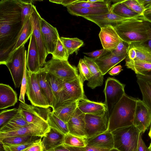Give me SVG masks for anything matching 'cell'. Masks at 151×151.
I'll return each instance as SVG.
<instances>
[{"instance_id":"6","label":"cell","mask_w":151,"mask_h":151,"mask_svg":"<svg viewBox=\"0 0 151 151\" xmlns=\"http://www.w3.org/2000/svg\"><path fill=\"white\" fill-rule=\"evenodd\" d=\"M18 109L29 124H32L47 132L50 129L47 123L48 115L51 111L49 107L45 108L20 102Z\"/></svg>"},{"instance_id":"49","label":"cell","mask_w":151,"mask_h":151,"mask_svg":"<svg viewBox=\"0 0 151 151\" xmlns=\"http://www.w3.org/2000/svg\"><path fill=\"white\" fill-rule=\"evenodd\" d=\"M109 52L103 48L90 52H84L83 53L90 58L94 59H97L105 55Z\"/></svg>"},{"instance_id":"5","label":"cell","mask_w":151,"mask_h":151,"mask_svg":"<svg viewBox=\"0 0 151 151\" xmlns=\"http://www.w3.org/2000/svg\"><path fill=\"white\" fill-rule=\"evenodd\" d=\"M59 80L60 89L59 97L54 109L60 106L77 101L86 97L83 83L80 76L76 79L71 81Z\"/></svg>"},{"instance_id":"18","label":"cell","mask_w":151,"mask_h":151,"mask_svg":"<svg viewBox=\"0 0 151 151\" xmlns=\"http://www.w3.org/2000/svg\"><path fill=\"white\" fill-rule=\"evenodd\" d=\"M26 65L28 71L33 73H37L42 68L40 64L37 47L32 34L30 38L28 46Z\"/></svg>"},{"instance_id":"42","label":"cell","mask_w":151,"mask_h":151,"mask_svg":"<svg viewBox=\"0 0 151 151\" xmlns=\"http://www.w3.org/2000/svg\"><path fill=\"white\" fill-rule=\"evenodd\" d=\"M52 55V58L61 60H68L69 55L60 40V37L58 40L55 50Z\"/></svg>"},{"instance_id":"3","label":"cell","mask_w":151,"mask_h":151,"mask_svg":"<svg viewBox=\"0 0 151 151\" xmlns=\"http://www.w3.org/2000/svg\"><path fill=\"white\" fill-rule=\"evenodd\" d=\"M137 100L125 93L123 96L114 106L109 117V131L111 132L133 124Z\"/></svg>"},{"instance_id":"14","label":"cell","mask_w":151,"mask_h":151,"mask_svg":"<svg viewBox=\"0 0 151 151\" xmlns=\"http://www.w3.org/2000/svg\"><path fill=\"white\" fill-rule=\"evenodd\" d=\"M40 27L48 53L52 55L55 50L58 40L60 37L58 30L56 27L42 18L40 20Z\"/></svg>"},{"instance_id":"16","label":"cell","mask_w":151,"mask_h":151,"mask_svg":"<svg viewBox=\"0 0 151 151\" xmlns=\"http://www.w3.org/2000/svg\"><path fill=\"white\" fill-rule=\"evenodd\" d=\"M85 114L77 107L67 122L69 133L86 138L85 135Z\"/></svg>"},{"instance_id":"25","label":"cell","mask_w":151,"mask_h":151,"mask_svg":"<svg viewBox=\"0 0 151 151\" xmlns=\"http://www.w3.org/2000/svg\"><path fill=\"white\" fill-rule=\"evenodd\" d=\"M17 95L9 85L0 84V109L14 106L17 102Z\"/></svg>"},{"instance_id":"11","label":"cell","mask_w":151,"mask_h":151,"mask_svg":"<svg viewBox=\"0 0 151 151\" xmlns=\"http://www.w3.org/2000/svg\"><path fill=\"white\" fill-rule=\"evenodd\" d=\"M85 123V135L89 138L108 130L109 117L107 113L101 115L86 114Z\"/></svg>"},{"instance_id":"32","label":"cell","mask_w":151,"mask_h":151,"mask_svg":"<svg viewBox=\"0 0 151 151\" xmlns=\"http://www.w3.org/2000/svg\"><path fill=\"white\" fill-rule=\"evenodd\" d=\"M32 34V29L30 17L27 16L24 23L13 52L22 45H24Z\"/></svg>"},{"instance_id":"35","label":"cell","mask_w":151,"mask_h":151,"mask_svg":"<svg viewBox=\"0 0 151 151\" xmlns=\"http://www.w3.org/2000/svg\"><path fill=\"white\" fill-rule=\"evenodd\" d=\"M47 123L49 127L55 128L64 134L69 133L67 123L58 117L52 111L48 114Z\"/></svg>"},{"instance_id":"33","label":"cell","mask_w":151,"mask_h":151,"mask_svg":"<svg viewBox=\"0 0 151 151\" xmlns=\"http://www.w3.org/2000/svg\"><path fill=\"white\" fill-rule=\"evenodd\" d=\"M137 78L142 96V101L151 111V84L142 79Z\"/></svg>"},{"instance_id":"44","label":"cell","mask_w":151,"mask_h":151,"mask_svg":"<svg viewBox=\"0 0 151 151\" xmlns=\"http://www.w3.org/2000/svg\"><path fill=\"white\" fill-rule=\"evenodd\" d=\"M78 68L79 70V76L83 83L85 81H88L91 78V75L89 69L83 59H81L78 62Z\"/></svg>"},{"instance_id":"30","label":"cell","mask_w":151,"mask_h":151,"mask_svg":"<svg viewBox=\"0 0 151 151\" xmlns=\"http://www.w3.org/2000/svg\"><path fill=\"white\" fill-rule=\"evenodd\" d=\"M29 124L19 111L14 117L0 128V133L15 131Z\"/></svg>"},{"instance_id":"55","label":"cell","mask_w":151,"mask_h":151,"mask_svg":"<svg viewBox=\"0 0 151 151\" xmlns=\"http://www.w3.org/2000/svg\"><path fill=\"white\" fill-rule=\"evenodd\" d=\"M137 56L136 52L133 48L128 49L127 52L128 58L130 60H134Z\"/></svg>"},{"instance_id":"46","label":"cell","mask_w":151,"mask_h":151,"mask_svg":"<svg viewBox=\"0 0 151 151\" xmlns=\"http://www.w3.org/2000/svg\"><path fill=\"white\" fill-rule=\"evenodd\" d=\"M22 3L21 9V17L23 24L27 16L30 17L33 4L32 0H22Z\"/></svg>"},{"instance_id":"34","label":"cell","mask_w":151,"mask_h":151,"mask_svg":"<svg viewBox=\"0 0 151 151\" xmlns=\"http://www.w3.org/2000/svg\"><path fill=\"white\" fill-rule=\"evenodd\" d=\"M125 66L136 74L151 71V63L132 60L128 57L126 60Z\"/></svg>"},{"instance_id":"19","label":"cell","mask_w":151,"mask_h":151,"mask_svg":"<svg viewBox=\"0 0 151 151\" xmlns=\"http://www.w3.org/2000/svg\"><path fill=\"white\" fill-rule=\"evenodd\" d=\"M65 135L56 129L50 127L42 141L44 151H50L63 144Z\"/></svg>"},{"instance_id":"57","label":"cell","mask_w":151,"mask_h":151,"mask_svg":"<svg viewBox=\"0 0 151 151\" xmlns=\"http://www.w3.org/2000/svg\"><path fill=\"white\" fill-rule=\"evenodd\" d=\"M78 0H61V4L65 6H68L73 4Z\"/></svg>"},{"instance_id":"63","label":"cell","mask_w":151,"mask_h":151,"mask_svg":"<svg viewBox=\"0 0 151 151\" xmlns=\"http://www.w3.org/2000/svg\"><path fill=\"white\" fill-rule=\"evenodd\" d=\"M149 151H151V143H150L149 147L148 148Z\"/></svg>"},{"instance_id":"53","label":"cell","mask_w":151,"mask_h":151,"mask_svg":"<svg viewBox=\"0 0 151 151\" xmlns=\"http://www.w3.org/2000/svg\"><path fill=\"white\" fill-rule=\"evenodd\" d=\"M122 68L121 65L114 67L111 69L108 73L111 76L118 75L122 70Z\"/></svg>"},{"instance_id":"41","label":"cell","mask_w":151,"mask_h":151,"mask_svg":"<svg viewBox=\"0 0 151 151\" xmlns=\"http://www.w3.org/2000/svg\"><path fill=\"white\" fill-rule=\"evenodd\" d=\"M47 77L52 90L56 101V105L59 97L60 90L59 79L48 72L47 73Z\"/></svg>"},{"instance_id":"12","label":"cell","mask_w":151,"mask_h":151,"mask_svg":"<svg viewBox=\"0 0 151 151\" xmlns=\"http://www.w3.org/2000/svg\"><path fill=\"white\" fill-rule=\"evenodd\" d=\"M41 17L34 5L32 8L30 19L32 29V35L34 36L38 49L40 64L42 68L46 63V59L48 53L45 46L40 27Z\"/></svg>"},{"instance_id":"9","label":"cell","mask_w":151,"mask_h":151,"mask_svg":"<svg viewBox=\"0 0 151 151\" xmlns=\"http://www.w3.org/2000/svg\"><path fill=\"white\" fill-rule=\"evenodd\" d=\"M125 85L114 78L109 77L106 80L103 91L105 96L104 103L109 117L116 104L125 94Z\"/></svg>"},{"instance_id":"13","label":"cell","mask_w":151,"mask_h":151,"mask_svg":"<svg viewBox=\"0 0 151 151\" xmlns=\"http://www.w3.org/2000/svg\"><path fill=\"white\" fill-rule=\"evenodd\" d=\"M151 123V111L142 100L137 99L133 125L144 133Z\"/></svg>"},{"instance_id":"21","label":"cell","mask_w":151,"mask_h":151,"mask_svg":"<svg viewBox=\"0 0 151 151\" xmlns=\"http://www.w3.org/2000/svg\"><path fill=\"white\" fill-rule=\"evenodd\" d=\"M77 107L83 113L86 114L101 115L106 113V109L104 103L91 101L86 97L78 100Z\"/></svg>"},{"instance_id":"29","label":"cell","mask_w":151,"mask_h":151,"mask_svg":"<svg viewBox=\"0 0 151 151\" xmlns=\"http://www.w3.org/2000/svg\"><path fill=\"white\" fill-rule=\"evenodd\" d=\"M133 48L137 56L134 61L151 63V48L145 43L134 42L128 45V49Z\"/></svg>"},{"instance_id":"56","label":"cell","mask_w":151,"mask_h":151,"mask_svg":"<svg viewBox=\"0 0 151 151\" xmlns=\"http://www.w3.org/2000/svg\"><path fill=\"white\" fill-rule=\"evenodd\" d=\"M143 17L145 21L151 23V9L145 11Z\"/></svg>"},{"instance_id":"27","label":"cell","mask_w":151,"mask_h":151,"mask_svg":"<svg viewBox=\"0 0 151 151\" xmlns=\"http://www.w3.org/2000/svg\"><path fill=\"white\" fill-rule=\"evenodd\" d=\"M68 12L71 14L82 17L91 15H99L109 12L110 9H101L78 7L72 4L67 7Z\"/></svg>"},{"instance_id":"31","label":"cell","mask_w":151,"mask_h":151,"mask_svg":"<svg viewBox=\"0 0 151 151\" xmlns=\"http://www.w3.org/2000/svg\"><path fill=\"white\" fill-rule=\"evenodd\" d=\"M77 102L60 106L52 111L58 117L67 123L77 108Z\"/></svg>"},{"instance_id":"54","label":"cell","mask_w":151,"mask_h":151,"mask_svg":"<svg viewBox=\"0 0 151 151\" xmlns=\"http://www.w3.org/2000/svg\"><path fill=\"white\" fill-rule=\"evenodd\" d=\"M145 11L151 9V0H138Z\"/></svg>"},{"instance_id":"47","label":"cell","mask_w":151,"mask_h":151,"mask_svg":"<svg viewBox=\"0 0 151 151\" xmlns=\"http://www.w3.org/2000/svg\"><path fill=\"white\" fill-rule=\"evenodd\" d=\"M128 45L122 40L116 48L111 52L117 55H127L128 50Z\"/></svg>"},{"instance_id":"4","label":"cell","mask_w":151,"mask_h":151,"mask_svg":"<svg viewBox=\"0 0 151 151\" xmlns=\"http://www.w3.org/2000/svg\"><path fill=\"white\" fill-rule=\"evenodd\" d=\"M111 132L114 148L120 151H137L138 140L141 133L133 125L117 129Z\"/></svg>"},{"instance_id":"24","label":"cell","mask_w":151,"mask_h":151,"mask_svg":"<svg viewBox=\"0 0 151 151\" xmlns=\"http://www.w3.org/2000/svg\"><path fill=\"white\" fill-rule=\"evenodd\" d=\"M127 56V55H117L109 52L100 58L94 59L104 75L115 65L124 59Z\"/></svg>"},{"instance_id":"2","label":"cell","mask_w":151,"mask_h":151,"mask_svg":"<svg viewBox=\"0 0 151 151\" xmlns=\"http://www.w3.org/2000/svg\"><path fill=\"white\" fill-rule=\"evenodd\" d=\"M114 28L120 38L128 45L134 42L145 43L151 40V27L143 19H127Z\"/></svg>"},{"instance_id":"20","label":"cell","mask_w":151,"mask_h":151,"mask_svg":"<svg viewBox=\"0 0 151 151\" xmlns=\"http://www.w3.org/2000/svg\"><path fill=\"white\" fill-rule=\"evenodd\" d=\"M47 73L43 68H42L36 73V75L42 92L50 107L53 110L56 105V101L47 78Z\"/></svg>"},{"instance_id":"62","label":"cell","mask_w":151,"mask_h":151,"mask_svg":"<svg viewBox=\"0 0 151 151\" xmlns=\"http://www.w3.org/2000/svg\"><path fill=\"white\" fill-rule=\"evenodd\" d=\"M148 135H149V136L150 137V138H151V126L150 127V130Z\"/></svg>"},{"instance_id":"61","label":"cell","mask_w":151,"mask_h":151,"mask_svg":"<svg viewBox=\"0 0 151 151\" xmlns=\"http://www.w3.org/2000/svg\"><path fill=\"white\" fill-rule=\"evenodd\" d=\"M109 151H120L118 150L115 148H113L110 150Z\"/></svg>"},{"instance_id":"59","label":"cell","mask_w":151,"mask_h":151,"mask_svg":"<svg viewBox=\"0 0 151 151\" xmlns=\"http://www.w3.org/2000/svg\"><path fill=\"white\" fill-rule=\"evenodd\" d=\"M0 151H6L5 149L3 143L0 141Z\"/></svg>"},{"instance_id":"45","label":"cell","mask_w":151,"mask_h":151,"mask_svg":"<svg viewBox=\"0 0 151 151\" xmlns=\"http://www.w3.org/2000/svg\"><path fill=\"white\" fill-rule=\"evenodd\" d=\"M122 2L132 10L143 16L145 10L138 0H125Z\"/></svg>"},{"instance_id":"52","label":"cell","mask_w":151,"mask_h":151,"mask_svg":"<svg viewBox=\"0 0 151 151\" xmlns=\"http://www.w3.org/2000/svg\"><path fill=\"white\" fill-rule=\"evenodd\" d=\"M142 133L139 136L137 147V151H149L148 148L146 146L142 137Z\"/></svg>"},{"instance_id":"28","label":"cell","mask_w":151,"mask_h":151,"mask_svg":"<svg viewBox=\"0 0 151 151\" xmlns=\"http://www.w3.org/2000/svg\"><path fill=\"white\" fill-rule=\"evenodd\" d=\"M122 1H116V2L110 6V11L116 15L124 18L144 19L143 16L129 9L123 3Z\"/></svg>"},{"instance_id":"1","label":"cell","mask_w":151,"mask_h":151,"mask_svg":"<svg viewBox=\"0 0 151 151\" xmlns=\"http://www.w3.org/2000/svg\"><path fill=\"white\" fill-rule=\"evenodd\" d=\"M22 3L21 0L0 1V51L13 52L23 25Z\"/></svg>"},{"instance_id":"36","label":"cell","mask_w":151,"mask_h":151,"mask_svg":"<svg viewBox=\"0 0 151 151\" xmlns=\"http://www.w3.org/2000/svg\"><path fill=\"white\" fill-rule=\"evenodd\" d=\"M69 55L77 51L84 44L81 40L76 38L60 37Z\"/></svg>"},{"instance_id":"39","label":"cell","mask_w":151,"mask_h":151,"mask_svg":"<svg viewBox=\"0 0 151 151\" xmlns=\"http://www.w3.org/2000/svg\"><path fill=\"white\" fill-rule=\"evenodd\" d=\"M36 136L29 135L13 136L4 138L0 141L4 145H18L27 142Z\"/></svg>"},{"instance_id":"37","label":"cell","mask_w":151,"mask_h":151,"mask_svg":"<svg viewBox=\"0 0 151 151\" xmlns=\"http://www.w3.org/2000/svg\"><path fill=\"white\" fill-rule=\"evenodd\" d=\"M86 139L68 133L65 135L63 145L69 147H84L87 146Z\"/></svg>"},{"instance_id":"26","label":"cell","mask_w":151,"mask_h":151,"mask_svg":"<svg viewBox=\"0 0 151 151\" xmlns=\"http://www.w3.org/2000/svg\"><path fill=\"white\" fill-rule=\"evenodd\" d=\"M46 133L39 127L30 123L15 131L0 133V140L8 137L26 135L40 136L43 137Z\"/></svg>"},{"instance_id":"7","label":"cell","mask_w":151,"mask_h":151,"mask_svg":"<svg viewBox=\"0 0 151 151\" xmlns=\"http://www.w3.org/2000/svg\"><path fill=\"white\" fill-rule=\"evenodd\" d=\"M26 50L23 45L11 54L5 65L10 71L16 88L21 84L26 66Z\"/></svg>"},{"instance_id":"50","label":"cell","mask_w":151,"mask_h":151,"mask_svg":"<svg viewBox=\"0 0 151 151\" xmlns=\"http://www.w3.org/2000/svg\"><path fill=\"white\" fill-rule=\"evenodd\" d=\"M22 151H45L41 140Z\"/></svg>"},{"instance_id":"15","label":"cell","mask_w":151,"mask_h":151,"mask_svg":"<svg viewBox=\"0 0 151 151\" xmlns=\"http://www.w3.org/2000/svg\"><path fill=\"white\" fill-rule=\"evenodd\" d=\"M99 37L103 48L110 52L116 48L122 40L114 27L111 26L101 28Z\"/></svg>"},{"instance_id":"60","label":"cell","mask_w":151,"mask_h":151,"mask_svg":"<svg viewBox=\"0 0 151 151\" xmlns=\"http://www.w3.org/2000/svg\"><path fill=\"white\" fill-rule=\"evenodd\" d=\"M147 42H148V44H146L151 48V40L148 41Z\"/></svg>"},{"instance_id":"58","label":"cell","mask_w":151,"mask_h":151,"mask_svg":"<svg viewBox=\"0 0 151 151\" xmlns=\"http://www.w3.org/2000/svg\"><path fill=\"white\" fill-rule=\"evenodd\" d=\"M50 151H70L63 144Z\"/></svg>"},{"instance_id":"22","label":"cell","mask_w":151,"mask_h":151,"mask_svg":"<svg viewBox=\"0 0 151 151\" xmlns=\"http://www.w3.org/2000/svg\"><path fill=\"white\" fill-rule=\"evenodd\" d=\"M87 146L95 148L111 149L114 148L113 137L108 130L100 134L86 138Z\"/></svg>"},{"instance_id":"48","label":"cell","mask_w":151,"mask_h":151,"mask_svg":"<svg viewBox=\"0 0 151 151\" xmlns=\"http://www.w3.org/2000/svg\"><path fill=\"white\" fill-rule=\"evenodd\" d=\"M65 146L70 151H109L110 150L95 148L88 146L84 147H76Z\"/></svg>"},{"instance_id":"23","label":"cell","mask_w":151,"mask_h":151,"mask_svg":"<svg viewBox=\"0 0 151 151\" xmlns=\"http://www.w3.org/2000/svg\"><path fill=\"white\" fill-rule=\"evenodd\" d=\"M87 64L90 72L91 76L88 81L87 86L92 89L101 86L103 83L104 77L94 59L84 56L83 59Z\"/></svg>"},{"instance_id":"10","label":"cell","mask_w":151,"mask_h":151,"mask_svg":"<svg viewBox=\"0 0 151 151\" xmlns=\"http://www.w3.org/2000/svg\"><path fill=\"white\" fill-rule=\"evenodd\" d=\"M27 87L26 94L32 104L45 108L50 107L40 87L36 73L29 72L27 68Z\"/></svg>"},{"instance_id":"40","label":"cell","mask_w":151,"mask_h":151,"mask_svg":"<svg viewBox=\"0 0 151 151\" xmlns=\"http://www.w3.org/2000/svg\"><path fill=\"white\" fill-rule=\"evenodd\" d=\"M43 137L36 136L31 140L25 143L18 145H4L6 151H22L29 147L35 143L41 140Z\"/></svg>"},{"instance_id":"8","label":"cell","mask_w":151,"mask_h":151,"mask_svg":"<svg viewBox=\"0 0 151 151\" xmlns=\"http://www.w3.org/2000/svg\"><path fill=\"white\" fill-rule=\"evenodd\" d=\"M43 68L47 72L64 81L73 80L79 76L76 68L71 65L68 60L52 58L46 62Z\"/></svg>"},{"instance_id":"38","label":"cell","mask_w":151,"mask_h":151,"mask_svg":"<svg viewBox=\"0 0 151 151\" xmlns=\"http://www.w3.org/2000/svg\"><path fill=\"white\" fill-rule=\"evenodd\" d=\"M111 1L99 0L96 2H90L85 0H78L72 5L78 7L96 8L101 9H110V2Z\"/></svg>"},{"instance_id":"51","label":"cell","mask_w":151,"mask_h":151,"mask_svg":"<svg viewBox=\"0 0 151 151\" xmlns=\"http://www.w3.org/2000/svg\"><path fill=\"white\" fill-rule=\"evenodd\" d=\"M136 77L142 79L151 84V71L138 73L136 74Z\"/></svg>"},{"instance_id":"17","label":"cell","mask_w":151,"mask_h":151,"mask_svg":"<svg viewBox=\"0 0 151 151\" xmlns=\"http://www.w3.org/2000/svg\"><path fill=\"white\" fill-rule=\"evenodd\" d=\"M83 17L94 22L101 28L108 26H111L114 27L119 23L130 19L121 17L111 11L104 14L88 16Z\"/></svg>"},{"instance_id":"43","label":"cell","mask_w":151,"mask_h":151,"mask_svg":"<svg viewBox=\"0 0 151 151\" xmlns=\"http://www.w3.org/2000/svg\"><path fill=\"white\" fill-rule=\"evenodd\" d=\"M18 109L3 110L0 113V128L14 117L19 112Z\"/></svg>"}]
</instances>
